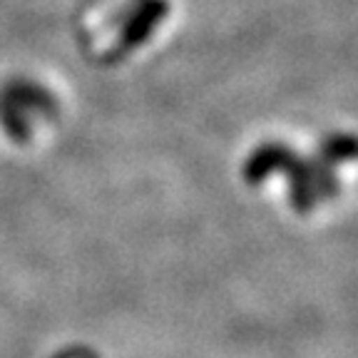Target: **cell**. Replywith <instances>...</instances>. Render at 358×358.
I'll list each match as a JSON object with an SVG mask.
<instances>
[{"label":"cell","mask_w":358,"mask_h":358,"mask_svg":"<svg viewBox=\"0 0 358 358\" xmlns=\"http://www.w3.org/2000/svg\"><path fill=\"white\" fill-rule=\"evenodd\" d=\"M164 15H167V0H140L129 10L127 20H124L122 33H120L117 40V50L129 52L137 45H142L147 40V35L162 22Z\"/></svg>","instance_id":"6da1fadb"}]
</instances>
